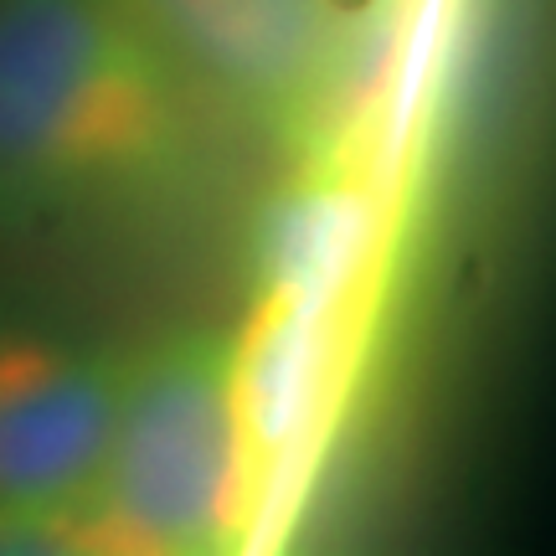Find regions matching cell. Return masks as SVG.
Here are the masks:
<instances>
[{"mask_svg": "<svg viewBox=\"0 0 556 556\" xmlns=\"http://www.w3.org/2000/svg\"><path fill=\"white\" fill-rule=\"evenodd\" d=\"M197 124L119 0H0V232L160 186Z\"/></svg>", "mask_w": 556, "mask_h": 556, "instance_id": "cell-1", "label": "cell"}, {"mask_svg": "<svg viewBox=\"0 0 556 556\" xmlns=\"http://www.w3.org/2000/svg\"><path fill=\"white\" fill-rule=\"evenodd\" d=\"M238 340L186 325L124 356L83 552L201 556L238 546Z\"/></svg>", "mask_w": 556, "mask_h": 556, "instance_id": "cell-2", "label": "cell"}, {"mask_svg": "<svg viewBox=\"0 0 556 556\" xmlns=\"http://www.w3.org/2000/svg\"><path fill=\"white\" fill-rule=\"evenodd\" d=\"M201 119L294 139L345 62V0H119Z\"/></svg>", "mask_w": 556, "mask_h": 556, "instance_id": "cell-3", "label": "cell"}, {"mask_svg": "<svg viewBox=\"0 0 556 556\" xmlns=\"http://www.w3.org/2000/svg\"><path fill=\"white\" fill-rule=\"evenodd\" d=\"M124 356L58 340H0V510H58L78 526L99 475Z\"/></svg>", "mask_w": 556, "mask_h": 556, "instance_id": "cell-4", "label": "cell"}]
</instances>
